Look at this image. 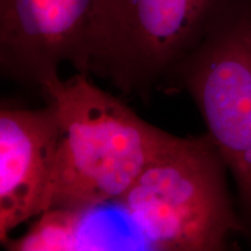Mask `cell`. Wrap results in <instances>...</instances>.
I'll list each match as a JSON object with an SVG mask.
<instances>
[{
    "label": "cell",
    "instance_id": "6",
    "mask_svg": "<svg viewBox=\"0 0 251 251\" xmlns=\"http://www.w3.org/2000/svg\"><path fill=\"white\" fill-rule=\"evenodd\" d=\"M61 124L54 102L0 109V242L48 208Z\"/></svg>",
    "mask_w": 251,
    "mask_h": 251
},
{
    "label": "cell",
    "instance_id": "2",
    "mask_svg": "<svg viewBox=\"0 0 251 251\" xmlns=\"http://www.w3.org/2000/svg\"><path fill=\"white\" fill-rule=\"evenodd\" d=\"M227 165L208 135L175 136L115 203L142 236L163 251H221L246 230L233 208Z\"/></svg>",
    "mask_w": 251,
    "mask_h": 251
},
{
    "label": "cell",
    "instance_id": "3",
    "mask_svg": "<svg viewBox=\"0 0 251 251\" xmlns=\"http://www.w3.org/2000/svg\"><path fill=\"white\" fill-rule=\"evenodd\" d=\"M228 0H96L86 74L125 94L166 93Z\"/></svg>",
    "mask_w": 251,
    "mask_h": 251
},
{
    "label": "cell",
    "instance_id": "7",
    "mask_svg": "<svg viewBox=\"0 0 251 251\" xmlns=\"http://www.w3.org/2000/svg\"><path fill=\"white\" fill-rule=\"evenodd\" d=\"M91 212L93 211L47 209L23 236L9 238L4 247L11 251L93 250L92 242L84 235Z\"/></svg>",
    "mask_w": 251,
    "mask_h": 251
},
{
    "label": "cell",
    "instance_id": "5",
    "mask_svg": "<svg viewBox=\"0 0 251 251\" xmlns=\"http://www.w3.org/2000/svg\"><path fill=\"white\" fill-rule=\"evenodd\" d=\"M96 0H0L2 76L41 89L69 63L86 74V52Z\"/></svg>",
    "mask_w": 251,
    "mask_h": 251
},
{
    "label": "cell",
    "instance_id": "4",
    "mask_svg": "<svg viewBox=\"0 0 251 251\" xmlns=\"http://www.w3.org/2000/svg\"><path fill=\"white\" fill-rule=\"evenodd\" d=\"M192 97L251 221V0H228L176 69L166 94Z\"/></svg>",
    "mask_w": 251,
    "mask_h": 251
},
{
    "label": "cell",
    "instance_id": "1",
    "mask_svg": "<svg viewBox=\"0 0 251 251\" xmlns=\"http://www.w3.org/2000/svg\"><path fill=\"white\" fill-rule=\"evenodd\" d=\"M41 91L61 124L47 209L89 212L115 202L176 136L144 121L89 75L67 80L51 75Z\"/></svg>",
    "mask_w": 251,
    "mask_h": 251
}]
</instances>
